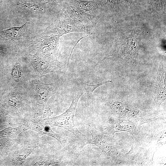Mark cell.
<instances>
[{
  "mask_svg": "<svg viewBox=\"0 0 166 166\" xmlns=\"http://www.w3.org/2000/svg\"><path fill=\"white\" fill-rule=\"evenodd\" d=\"M129 33L117 41L112 50L97 62L95 66L112 56L117 57L128 63L136 65L137 62L140 38L137 33L132 32Z\"/></svg>",
  "mask_w": 166,
  "mask_h": 166,
  "instance_id": "1",
  "label": "cell"
},
{
  "mask_svg": "<svg viewBox=\"0 0 166 166\" xmlns=\"http://www.w3.org/2000/svg\"><path fill=\"white\" fill-rule=\"evenodd\" d=\"M83 93L82 91L77 92L70 106L61 114L52 118L49 117L44 118L47 120L51 127L57 126L69 131L85 145L87 144L89 139L78 130L75 124L74 119L78 102Z\"/></svg>",
  "mask_w": 166,
  "mask_h": 166,
  "instance_id": "2",
  "label": "cell"
},
{
  "mask_svg": "<svg viewBox=\"0 0 166 166\" xmlns=\"http://www.w3.org/2000/svg\"><path fill=\"white\" fill-rule=\"evenodd\" d=\"M93 27L87 26L70 18L63 12L47 29L45 32L61 36L71 32L91 33Z\"/></svg>",
  "mask_w": 166,
  "mask_h": 166,
  "instance_id": "3",
  "label": "cell"
},
{
  "mask_svg": "<svg viewBox=\"0 0 166 166\" xmlns=\"http://www.w3.org/2000/svg\"><path fill=\"white\" fill-rule=\"evenodd\" d=\"M62 12L72 20L84 25L93 27L96 23V16L89 14L69 3L63 5Z\"/></svg>",
  "mask_w": 166,
  "mask_h": 166,
  "instance_id": "4",
  "label": "cell"
},
{
  "mask_svg": "<svg viewBox=\"0 0 166 166\" xmlns=\"http://www.w3.org/2000/svg\"><path fill=\"white\" fill-rule=\"evenodd\" d=\"M51 127L47 120L42 118L39 121L31 122L25 127V130L31 129L42 135H47L55 138L62 145L64 144L66 141V136L55 133L52 130Z\"/></svg>",
  "mask_w": 166,
  "mask_h": 166,
  "instance_id": "5",
  "label": "cell"
},
{
  "mask_svg": "<svg viewBox=\"0 0 166 166\" xmlns=\"http://www.w3.org/2000/svg\"><path fill=\"white\" fill-rule=\"evenodd\" d=\"M68 2L85 12L95 16L105 5V3L96 0H69Z\"/></svg>",
  "mask_w": 166,
  "mask_h": 166,
  "instance_id": "6",
  "label": "cell"
},
{
  "mask_svg": "<svg viewBox=\"0 0 166 166\" xmlns=\"http://www.w3.org/2000/svg\"><path fill=\"white\" fill-rule=\"evenodd\" d=\"M26 22L21 26L11 27L0 32V37L10 40H17L21 39L26 33Z\"/></svg>",
  "mask_w": 166,
  "mask_h": 166,
  "instance_id": "7",
  "label": "cell"
},
{
  "mask_svg": "<svg viewBox=\"0 0 166 166\" xmlns=\"http://www.w3.org/2000/svg\"><path fill=\"white\" fill-rule=\"evenodd\" d=\"M158 78L157 79L156 93L158 96L164 97L165 96V80L164 76L163 65H160L158 70Z\"/></svg>",
  "mask_w": 166,
  "mask_h": 166,
  "instance_id": "8",
  "label": "cell"
},
{
  "mask_svg": "<svg viewBox=\"0 0 166 166\" xmlns=\"http://www.w3.org/2000/svg\"><path fill=\"white\" fill-rule=\"evenodd\" d=\"M112 82V81L109 80L95 85H90L83 82H81V85L85 89L87 95V101L85 105L86 107H88L90 105L93 93L97 88L108 83Z\"/></svg>",
  "mask_w": 166,
  "mask_h": 166,
  "instance_id": "9",
  "label": "cell"
},
{
  "mask_svg": "<svg viewBox=\"0 0 166 166\" xmlns=\"http://www.w3.org/2000/svg\"><path fill=\"white\" fill-rule=\"evenodd\" d=\"M25 131V127L24 126L7 128L0 131V138L15 136Z\"/></svg>",
  "mask_w": 166,
  "mask_h": 166,
  "instance_id": "10",
  "label": "cell"
},
{
  "mask_svg": "<svg viewBox=\"0 0 166 166\" xmlns=\"http://www.w3.org/2000/svg\"><path fill=\"white\" fill-rule=\"evenodd\" d=\"M150 3L152 9L155 11H160L162 10L163 0H150Z\"/></svg>",
  "mask_w": 166,
  "mask_h": 166,
  "instance_id": "11",
  "label": "cell"
},
{
  "mask_svg": "<svg viewBox=\"0 0 166 166\" xmlns=\"http://www.w3.org/2000/svg\"><path fill=\"white\" fill-rule=\"evenodd\" d=\"M22 5L24 8L35 11H38L40 9L39 6L32 2H24L22 4Z\"/></svg>",
  "mask_w": 166,
  "mask_h": 166,
  "instance_id": "12",
  "label": "cell"
},
{
  "mask_svg": "<svg viewBox=\"0 0 166 166\" xmlns=\"http://www.w3.org/2000/svg\"><path fill=\"white\" fill-rule=\"evenodd\" d=\"M134 0H115L116 3L124 6H128L131 5Z\"/></svg>",
  "mask_w": 166,
  "mask_h": 166,
  "instance_id": "13",
  "label": "cell"
},
{
  "mask_svg": "<svg viewBox=\"0 0 166 166\" xmlns=\"http://www.w3.org/2000/svg\"><path fill=\"white\" fill-rule=\"evenodd\" d=\"M49 3L64 4L69 0H44Z\"/></svg>",
  "mask_w": 166,
  "mask_h": 166,
  "instance_id": "14",
  "label": "cell"
},
{
  "mask_svg": "<svg viewBox=\"0 0 166 166\" xmlns=\"http://www.w3.org/2000/svg\"><path fill=\"white\" fill-rule=\"evenodd\" d=\"M53 114V112H51L50 109L47 110H45L44 112L42 118H44L49 117Z\"/></svg>",
  "mask_w": 166,
  "mask_h": 166,
  "instance_id": "15",
  "label": "cell"
},
{
  "mask_svg": "<svg viewBox=\"0 0 166 166\" xmlns=\"http://www.w3.org/2000/svg\"><path fill=\"white\" fill-rule=\"evenodd\" d=\"M105 4V5H107L112 8H113L116 4L115 0H107Z\"/></svg>",
  "mask_w": 166,
  "mask_h": 166,
  "instance_id": "16",
  "label": "cell"
},
{
  "mask_svg": "<svg viewBox=\"0 0 166 166\" xmlns=\"http://www.w3.org/2000/svg\"><path fill=\"white\" fill-rule=\"evenodd\" d=\"M4 50L3 48L1 45H0V55H2L4 53Z\"/></svg>",
  "mask_w": 166,
  "mask_h": 166,
  "instance_id": "17",
  "label": "cell"
},
{
  "mask_svg": "<svg viewBox=\"0 0 166 166\" xmlns=\"http://www.w3.org/2000/svg\"><path fill=\"white\" fill-rule=\"evenodd\" d=\"M0 104L1 105L3 106H4L5 103L4 101H3L2 99V97L1 96H0Z\"/></svg>",
  "mask_w": 166,
  "mask_h": 166,
  "instance_id": "18",
  "label": "cell"
},
{
  "mask_svg": "<svg viewBox=\"0 0 166 166\" xmlns=\"http://www.w3.org/2000/svg\"><path fill=\"white\" fill-rule=\"evenodd\" d=\"M3 114V113L0 110V116L2 115V114Z\"/></svg>",
  "mask_w": 166,
  "mask_h": 166,
  "instance_id": "19",
  "label": "cell"
},
{
  "mask_svg": "<svg viewBox=\"0 0 166 166\" xmlns=\"http://www.w3.org/2000/svg\"></svg>",
  "mask_w": 166,
  "mask_h": 166,
  "instance_id": "20",
  "label": "cell"
}]
</instances>
